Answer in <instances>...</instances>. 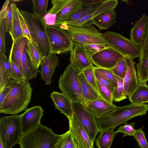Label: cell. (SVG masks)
Instances as JSON below:
<instances>
[{
    "label": "cell",
    "mask_w": 148,
    "mask_h": 148,
    "mask_svg": "<svg viewBox=\"0 0 148 148\" xmlns=\"http://www.w3.org/2000/svg\"><path fill=\"white\" fill-rule=\"evenodd\" d=\"M27 44V38L24 37L13 41L9 58V59L12 61L17 66L23 75L22 55L23 50Z\"/></svg>",
    "instance_id": "obj_23"
},
{
    "label": "cell",
    "mask_w": 148,
    "mask_h": 148,
    "mask_svg": "<svg viewBox=\"0 0 148 148\" xmlns=\"http://www.w3.org/2000/svg\"><path fill=\"white\" fill-rule=\"evenodd\" d=\"M136 122L131 123L126 122L122 126H120L117 130L114 131L116 134L121 132L123 134V137L127 136H134L136 130L134 129Z\"/></svg>",
    "instance_id": "obj_40"
},
{
    "label": "cell",
    "mask_w": 148,
    "mask_h": 148,
    "mask_svg": "<svg viewBox=\"0 0 148 148\" xmlns=\"http://www.w3.org/2000/svg\"><path fill=\"white\" fill-rule=\"evenodd\" d=\"M70 52V64L80 71L94 66L91 61L90 54L84 45L73 41Z\"/></svg>",
    "instance_id": "obj_13"
},
{
    "label": "cell",
    "mask_w": 148,
    "mask_h": 148,
    "mask_svg": "<svg viewBox=\"0 0 148 148\" xmlns=\"http://www.w3.org/2000/svg\"><path fill=\"white\" fill-rule=\"evenodd\" d=\"M55 108L68 119L73 114L72 101L64 93L53 91L50 94Z\"/></svg>",
    "instance_id": "obj_20"
},
{
    "label": "cell",
    "mask_w": 148,
    "mask_h": 148,
    "mask_svg": "<svg viewBox=\"0 0 148 148\" xmlns=\"http://www.w3.org/2000/svg\"><path fill=\"white\" fill-rule=\"evenodd\" d=\"M127 69L123 79V95L130 96L139 84L135 68V62L131 58L126 57Z\"/></svg>",
    "instance_id": "obj_15"
},
{
    "label": "cell",
    "mask_w": 148,
    "mask_h": 148,
    "mask_svg": "<svg viewBox=\"0 0 148 148\" xmlns=\"http://www.w3.org/2000/svg\"><path fill=\"white\" fill-rule=\"evenodd\" d=\"M125 56L109 45L101 51L90 55L92 64L96 67L110 69Z\"/></svg>",
    "instance_id": "obj_11"
},
{
    "label": "cell",
    "mask_w": 148,
    "mask_h": 148,
    "mask_svg": "<svg viewBox=\"0 0 148 148\" xmlns=\"http://www.w3.org/2000/svg\"><path fill=\"white\" fill-rule=\"evenodd\" d=\"M21 62L23 75L25 80L28 82L36 77L39 71L38 69L35 68L33 65L29 61L25 47L22 52Z\"/></svg>",
    "instance_id": "obj_28"
},
{
    "label": "cell",
    "mask_w": 148,
    "mask_h": 148,
    "mask_svg": "<svg viewBox=\"0 0 148 148\" xmlns=\"http://www.w3.org/2000/svg\"><path fill=\"white\" fill-rule=\"evenodd\" d=\"M27 40L25 48L29 60L35 68L38 69L41 62L46 57L32 42L27 39Z\"/></svg>",
    "instance_id": "obj_25"
},
{
    "label": "cell",
    "mask_w": 148,
    "mask_h": 148,
    "mask_svg": "<svg viewBox=\"0 0 148 148\" xmlns=\"http://www.w3.org/2000/svg\"><path fill=\"white\" fill-rule=\"evenodd\" d=\"M83 103L87 109L98 119L114 110L116 106L111 104L101 97Z\"/></svg>",
    "instance_id": "obj_19"
},
{
    "label": "cell",
    "mask_w": 148,
    "mask_h": 148,
    "mask_svg": "<svg viewBox=\"0 0 148 148\" xmlns=\"http://www.w3.org/2000/svg\"><path fill=\"white\" fill-rule=\"evenodd\" d=\"M144 127L143 126L136 130L133 136L138 142L140 148H148V143L143 130Z\"/></svg>",
    "instance_id": "obj_43"
},
{
    "label": "cell",
    "mask_w": 148,
    "mask_h": 148,
    "mask_svg": "<svg viewBox=\"0 0 148 148\" xmlns=\"http://www.w3.org/2000/svg\"><path fill=\"white\" fill-rule=\"evenodd\" d=\"M94 66L87 68L82 71L88 82L99 94L96 83V79L94 73Z\"/></svg>",
    "instance_id": "obj_41"
},
{
    "label": "cell",
    "mask_w": 148,
    "mask_h": 148,
    "mask_svg": "<svg viewBox=\"0 0 148 148\" xmlns=\"http://www.w3.org/2000/svg\"><path fill=\"white\" fill-rule=\"evenodd\" d=\"M136 72L140 84H147L148 81V56L136 64Z\"/></svg>",
    "instance_id": "obj_33"
},
{
    "label": "cell",
    "mask_w": 148,
    "mask_h": 148,
    "mask_svg": "<svg viewBox=\"0 0 148 148\" xmlns=\"http://www.w3.org/2000/svg\"><path fill=\"white\" fill-rule=\"evenodd\" d=\"M0 148H4L1 142L0 141Z\"/></svg>",
    "instance_id": "obj_52"
},
{
    "label": "cell",
    "mask_w": 148,
    "mask_h": 148,
    "mask_svg": "<svg viewBox=\"0 0 148 148\" xmlns=\"http://www.w3.org/2000/svg\"><path fill=\"white\" fill-rule=\"evenodd\" d=\"M10 3L9 0H6L2 6L0 11V24L4 19L5 14Z\"/></svg>",
    "instance_id": "obj_51"
},
{
    "label": "cell",
    "mask_w": 148,
    "mask_h": 148,
    "mask_svg": "<svg viewBox=\"0 0 148 148\" xmlns=\"http://www.w3.org/2000/svg\"><path fill=\"white\" fill-rule=\"evenodd\" d=\"M55 148H56L55 147Z\"/></svg>",
    "instance_id": "obj_54"
},
{
    "label": "cell",
    "mask_w": 148,
    "mask_h": 148,
    "mask_svg": "<svg viewBox=\"0 0 148 148\" xmlns=\"http://www.w3.org/2000/svg\"><path fill=\"white\" fill-rule=\"evenodd\" d=\"M127 69V64L124 59L119 61L114 67L110 70L114 75L123 79L126 74Z\"/></svg>",
    "instance_id": "obj_38"
},
{
    "label": "cell",
    "mask_w": 148,
    "mask_h": 148,
    "mask_svg": "<svg viewBox=\"0 0 148 148\" xmlns=\"http://www.w3.org/2000/svg\"><path fill=\"white\" fill-rule=\"evenodd\" d=\"M59 62L58 57L51 53L49 54L41 62L39 72L40 78L44 81L45 85H50L51 84L52 77Z\"/></svg>",
    "instance_id": "obj_17"
},
{
    "label": "cell",
    "mask_w": 148,
    "mask_h": 148,
    "mask_svg": "<svg viewBox=\"0 0 148 148\" xmlns=\"http://www.w3.org/2000/svg\"><path fill=\"white\" fill-rule=\"evenodd\" d=\"M147 23L145 36L141 45L140 46L141 55L139 61H141L148 56V16Z\"/></svg>",
    "instance_id": "obj_44"
},
{
    "label": "cell",
    "mask_w": 148,
    "mask_h": 148,
    "mask_svg": "<svg viewBox=\"0 0 148 148\" xmlns=\"http://www.w3.org/2000/svg\"><path fill=\"white\" fill-rule=\"evenodd\" d=\"M118 4V1L116 0L104 1L103 3L99 7L90 14L78 19L66 22L61 25L65 24L76 27H82L89 22H92V19L100 14L115 8Z\"/></svg>",
    "instance_id": "obj_16"
},
{
    "label": "cell",
    "mask_w": 148,
    "mask_h": 148,
    "mask_svg": "<svg viewBox=\"0 0 148 148\" xmlns=\"http://www.w3.org/2000/svg\"><path fill=\"white\" fill-rule=\"evenodd\" d=\"M111 128L100 132L95 140L98 148H110L115 136L114 129Z\"/></svg>",
    "instance_id": "obj_31"
},
{
    "label": "cell",
    "mask_w": 148,
    "mask_h": 148,
    "mask_svg": "<svg viewBox=\"0 0 148 148\" xmlns=\"http://www.w3.org/2000/svg\"><path fill=\"white\" fill-rule=\"evenodd\" d=\"M0 54L5 55V32L4 27V20L0 24Z\"/></svg>",
    "instance_id": "obj_47"
},
{
    "label": "cell",
    "mask_w": 148,
    "mask_h": 148,
    "mask_svg": "<svg viewBox=\"0 0 148 148\" xmlns=\"http://www.w3.org/2000/svg\"><path fill=\"white\" fill-rule=\"evenodd\" d=\"M128 97L132 103L143 104L148 103V85L139 84Z\"/></svg>",
    "instance_id": "obj_30"
},
{
    "label": "cell",
    "mask_w": 148,
    "mask_h": 148,
    "mask_svg": "<svg viewBox=\"0 0 148 148\" xmlns=\"http://www.w3.org/2000/svg\"><path fill=\"white\" fill-rule=\"evenodd\" d=\"M58 27L66 30L74 42L84 45L100 44L109 45L103 34L95 28L92 22L81 27L65 24H62Z\"/></svg>",
    "instance_id": "obj_5"
},
{
    "label": "cell",
    "mask_w": 148,
    "mask_h": 148,
    "mask_svg": "<svg viewBox=\"0 0 148 148\" xmlns=\"http://www.w3.org/2000/svg\"><path fill=\"white\" fill-rule=\"evenodd\" d=\"M94 69L109 81L114 89L117 87V82L116 79L114 74L110 69L95 66Z\"/></svg>",
    "instance_id": "obj_37"
},
{
    "label": "cell",
    "mask_w": 148,
    "mask_h": 148,
    "mask_svg": "<svg viewBox=\"0 0 148 148\" xmlns=\"http://www.w3.org/2000/svg\"><path fill=\"white\" fill-rule=\"evenodd\" d=\"M117 82V86L115 88L112 92L113 101L119 102L127 98L123 95V79L115 75Z\"/></svg>",
    "instance_id": "obj_36"
},
{
    "label": "cell",
    "mask_w": 148,
    "mask_h": 148,
    "mask_svg": "<svg viewBox=\"0 0 148 148\" xmlns=\"http://www.w3.org/2000/svg\"><path fill=\"white\" fill-rule=\"evenodd\" d=\"M10 81L6 85L0 89V106L2 103L10 90Z\"/></svg>",
    "instance_id": "obj_50"
},
{
    "label": "cell",
    "mask_w": 148,
    "mask_h": 148,
    "mask_svg": "<svg viewBox=\"0 0 148 148\" xmlns=\"http://www.w3.org/2000/svg\"><path fill=\"white\" fill-rule=\"evenodd\" d=\"M71 0H52V6L47 11L43 17L40 18L46 27L52 26L54 18L56 14Z\"/></svg>",
    "instance_id": "obj_26"
},
{
    "label": "cell",
    "mask_w": 148,
    "mask_h": 148,
    "mask_svg": "<svg viewBox=\"0 0 148 148\" xmlns=\"http://www.w3.org/2000/svg\"><path fill=\"white\" fill-rule=\"evenodd\" d=\"M9 60L10 62L11 66L10 78L14 80L26 81L17 66L12 61L9 59Z\"/></svg>",
    "instance_id": "obj_46"
},
{
    "label": "cell",
    "mask_w": 148,
    "mask_h": 148,
    "mask_svg": "<svg viewBox=\"0 0 148 148\" xmlns=\"http://www.w3.org/2000/svg\"><path fill=\"white\" fill-rule=\"evenodd\" d=\"M83 96L86 101H90L100 97L99 95L88 82L81 71L78 75Z\"/></svg>",
    "instance_id": "obj_27"
},
{
    "label": "cell",
    "mask_w": 148,
    "mask_h": 148,
    "mask_svg": "<svg viewBox=\"0 0 148 148\" xmlns=\"http://www.w3.org/2000/svg\"><path fill=\"white\" fill-rule=\"evenodd\" d=\"M11 1H12L13 2H19V1H22V0H11Z\"/></svg>",
    "instance_id": "obj_53"
},
{
    "label": "cell",
    "mask_w": 148,
    "mask_h": 148,
    "mask_svg": "<svg viewBox=\"0 0 148 148\" xmlns=\"http://www.w3.org/2000/svg\"><path fill=\"white\" fill-rule=\"evenodd\" d=\"M84 45L90 55L99 52L109 45L100 44H90Z\"/></svg>",
    "instance_id": "obj_49"
},
{
    "label": "cell",
    "mask_w": 148,
    "mask_h": 148,
    "mask_svg": "<svg viewBox=\"0 0 148 148\" xmlns=\"http://www.w3.org/2000/svg\"><path fill=\"white\" fill-rule=\"evenodd\" d=\"M13 12L12 3L8 6L4 17V27L5 32L10 34L12 21Z\"/></svg>",
    "instance_id": "obj_42"
},
{
    "label": "cell",
    "mask_w": 148,
    "mask_h": 148,
    "mask_svg": "<svg viewBox=\"0 0 148 148\" xmlns=\"http://www.w3.org/2000/svg\"><path fill=\"white\" fill-rule=\"evenodd\" d=\"M60 136L51 129L40 123L23 134L19 144L20 148H55Z\"/></svg>",
    "instance_id": "obj_3"
},
{
    "label": "cell",
    "mask_w": 148,
    "mask_h": 148,
    "mask_svg": "<svg viewBox=\"0 0 148 148\" xmlns=\"http://www.w3.org/2000/svg\"><path fill=\"white\" fill-rule=\"evenodd\" d=\"M83 7L81 0H71L56 14L52 26L58 27L66 22L70 16L79 12Z\"/></svg>",
    "instance_id": "obj_18"
},
{
    "label": "cell",
    "mask_w": 148,
    "mask_h": 148,
    "mask_svg": "<svg viewBox=\"0 0 148 148\" xmlns=\"http://www.w3.org/2000/svg\"><path fill=\"white\" fill-rule=\"evenodd\" d=\"M94 71L96 79L102 85L108 89L112 93L114 88L112 84L109 81L103 76L101 75L94 70Z\"/></svg>",
    "instance_id": "obj_48"
},
{
    "label": "cell",
    "mask_w": 148,
    "mask_h": 148,
    "mask_svg": "<svg viewBox=\"0 0 148 148\" xmlns=\"http://www.w3.org/2000/svg\"><path fill=\"white\" fill-rule=\"evenodd\" d=\"M17 11L23 36L33 42L29 29L25 20L18 8Z\"/></svg>",
    "instance_id": "obj_45"
},
{
    "label": "cell",
    "mask_w": 148,
    "mask_h": 148,
    "mask_svg": "<svg viewBox=\"0 0 148 148\" xmlns=\"http://www.w3.org/2000/svg\"><path fill=\"white\" fill-rule=\"evenodd\" d=\"M109 45L125 57L132 60L140 58L141 50L139 46L118 33L108 31L103 33Z\"/></svg>",
    "instance_id": "obj_8"
},
{
    "label": "cell",
    "mask_w": 148,
    "mask_h": 148,
    "mask_svg": "<svg viewBox=\"0 0 148 148\" xmlns=\"http://www.w3.org/2000/svg\"><path fill=\"white\" fill-rule=\"evenodd\" d=\"M115 9L102 12L96 16L92 20V24L96 25L101 30L110 28L116 22Z\"/></svg>",
    "instance_id": "obj_22"
},
{
    "label": "cell",
    "mask_w": 148,
    "mask_h": 148,
    "mask_svg": "<svg viewBox=\"0 0 148 148\" xmlns=\"http://www.w3.org/2000/svg\"><path fill=\"white\" fill-rule=\"evenodd\" d=\"M147 23V18L144 14L136 21L131 29L130 39L134 43L140 46L143 41Z\"/></svg>",
    "instance_id": "obj_21"
},
{
    "label": "cell",
    "mask_w": 148,
    "mask_h": 148,
    "mask_svg": "<svg viewBox=\"0 0 148 148\" xmlns=\"http://www.w3.org/2000/svg\"><path fill=\"white\" fill-rule=\"evenodd\" d=\"M44 111L41 106H38L27 108L25 112L21 114V124L23 135L41 123Z\"/></svg>",
    "instance_id": "obj_14"
},
{
    "label": "cell",
    "mask_w": 148,
    "mask_h": 148,
    "mask_svg": "<svg viewBox=\"0 0 148 148\" xmlns=\"http://www.w3.org/2000/svg\"><path fill=\"white\" fill-rule=\"evenodd\" d=\"M28 26L33 42L47 56L50 53L47 27L40 18L33 13L20 10Z\"/></svg>",
    "instance_id": "obj_6"
},
{
    "label": "cell",
    "mask_w": 148,
    "mask_h": 148,
    "mask_svg": "<svg viewBox=\"0 0 148 148\" xmlns=\"http://www.w3.org/2000/svg\"><path fill=\"white\" fill-rule=\"evenodd\" d=\"M81 1L83 5L82 8L78 12L70 16L66 22L77 20L90 14L99 7L104 1L81 0Z\"/></svg>",
    "instance_id": "obj_24"
},
{
    "label": "cell",
    "mask_w": 148,
    "mask_h": 148,
    "mask_svg": "<svg viewBox=\"0 0 148 148\" xmlns=\"http://www.w3.org/2000/svg\"><path fill=\"white\" fill-rule=\"evenodd\" d=\"M69 130L78 148H94V143L87 132L73 113L68 119Z\"/></svg>",
    "instance_id": "obj_12"
},
{
    "label": "cell",
    "mask_w": 148,
    "mask_h": 148,
    "mask_svg": "<svg viewBox=\"0 0 148 148\" xmlns=\"http://www.w3.org/2000/svg\"><path fill=\"white\" fill-rule=\"evenodd\" d=\"M13 17L11 31L10 35L13 41H16L23 37L21 25L19 19L18 8L14 3H12Z\"/></svg>",
    "instance_id": "obj_32"
},
{
    "label": "cell",
    "mask_w": 148,
    "mask_h": 148,
    "mask_svg": "<svg viewBox=\"0 0 148 148\" xmlns=\"http://www.w3.org/2000/svg\"><path fill=\"white\" fill-rule=\"evenodd\" d=\"M96 83L99 94L100 97L110 104H113L112 92L97 79Z\"/></svg>",
    "instance_id": "obj_39"
},
{
    "label": "cell",
    "mask_w": 148,
    "mask_h": 148,
    "mask_svg": "<svg viewBox=\"0 0 148 148\" xmlns=\"http://www.w3.org/2000/svg\"><path fill=\"white\" fill-rule=\"evenodd\" d=\"M21 114L4 116L0 119V141L4 148H12L19 144L23 135Z\"/></svg>",
    "instance_id": "obj_7"
},
{
    "label": "cell",
    "mask_w": 148,
    "mask_h": 148,
    "mask_svg": "<svg viewBox=\"0 0 148 148\" xmlns=\"http://www.w3.org/2000/svg\"><path fill=\"white\" fill-rule=\"evenodd\" d=\"M47 29L50 53L56 55L70 51L73 41L66 30L54 26L47 27Z\"/></svg>",
    "instance_id": "obj_9"
},
{
    "label": "cell",
    "mask_w": 148,
    "mask_h": 148,
    "mask_svg": "<svg viewBox=\"0 0 148 148\" xmlns=\"http://www.w3.org/2000/svg\"><path fill=\"white\" fill-rule=\"evenodd\" d=\"M148 110V105L145 104L131 103L124 106H116L114 110L97 119L99 130L115 128L134 117L145 115Z\"/></svg>",
    "instance_id": "obj_2"
},
{
    "label": "cell",
    "mask_w": 148,
    "mask_h": 148,
    "mask_svg": "<svg viewBox=\"0 0 148 148\" xmlns=\"http://www.w3.org/2000/svg\"><path fill=\"white\" fill-rule=\"evenodd\" d=\"M72 104L74 114L94 143L96 136L100 132L97 119L83 103L72 102Z\"/></svg>",
    "instance_id": "obj_10"
},
{
    "label": "cell",
    "mask_w": 148,
    "mask_h": 148,
    "mask_svg": "<svg viewBox=\"0 0 148 148\" xmlns=\"http://www.w3.org/2000/svg\"><path fill=\"white\" fill-rule=\"evenodd\" d=\"M11 66L5 55L0 54V89L6 85L10 79Z\"/></svg>",
    "instance_id": "obj_29"
},
{
    "label": "cell",
    "mask_w": 148,
    "mask_h": 148,
    "mask_svg": "<svg viewBox=\"0 0 148 148\" xmlns=\"http://www.w3.org/2000/svg\"><path fill=\"white\" fill-rule=\"evenodd\" d=\"M70 64L65 69L58 80V87L72 102L84 103L86 101L78 78L81 72Z\"/></svg>",
    "instance_id": "obj_4"
},
{
    "label": "cell",
    "mask_w": 148,
    "mask_h": 148,
    "mask_svg": "<svg viewBox=\"0 0 148 148\" xmlns=\"http://www.w3.org/2000/svg\"><path fill=\"white\" fill-rule=\"evenodd\" d=\"M10 90L0 106V112L16 115L26 109L31 101L32 88L26 81H10Z\"/></svg>",
    "instance_id": "obj_1"
},
{
    "label": "cell",
    "mask_w": 148,
    "mask_h": 148,
    "mask_svg": "<svg viewBox=\"0 0 148 148\" xmlns=\"http://www.w3.org/2000/svg\"><path fill=\"white\" fill-rule=\"evenodd\" d=\"M33 4V13L37 16L41 18L46 14L48 0H32Z\"/></svg>",
    "instance_id": "obj_35"
},
{
    "label": "cell",
    "mask_w": 148,
    "mask_h": 148,
    "mask_svg": "<svg viewBox=\"0 0 148 148\" xmlns=\"http://www.w3.org/2000/svg\"><path fill=\"white\" fill-rule=\"evenodd\" d=\"M56 148H78L69 130L60 135L55 146Z\"/></svg>",
    "instance_id": "obj_34"
}]
</instances>
